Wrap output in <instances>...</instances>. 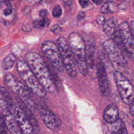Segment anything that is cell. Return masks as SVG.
<instances>
[{"label": "cell", "mask_w": 134, "mask_h": 134, "mask_svg": "<svg viewBox=\"0 0 134 134\" xmlns=\"http://www.w3.org/2000/svg\"><path fill=\"white\" fill-rule=\"evenodd\" d=\"M26 62L40 83L47 92L52 93L56 86L42 57L35 51L28 52L25 55Z\"/></svg>", "instance_id": "1"}, {"label": "cell", "mask_w": 134, "mask_h": 134, "mask_svg": "<svg viewBox=\"0 0 134 134\" xmlns=\"http://www.w3.org/2000/svg\"><path fill=\"white\" fill-rule=\"evenodd\" d=\"M69 46L74 57L78 69L82 75L87 74L86 62L85 43L84 39L77 32H71L69 36Z\"/></svg>", "instance_id": "2"}, {"label": "cell", "mask_w": 134, "mask_h": 134, "mask_svg": "<svg viewBox=\"0 0 134 134\" xmlns=\"http://www.w3.org/2000/svg\"><path fill=\"white\" fill-rule=\"evenodd\" d=\"M17 70L21 79L31 92L36 96L43 98L46 95V91L40 83L27 63L19 60L16 64Z\"/></svg>", "instance_id": "3"}, {"label": "cell", "mask_w": 134, "mask_h": 134, "mask_svg": "<svg viewBox=\"0 0 134 134\" xmlns=\"http://www.w3.org/2000/svg\"><path fill=\"white\" fill-rule=\"evenodd\" d=\"M5 82L7 86L14 93L19 95L29 108H36V103L32 99L31 92L25 84L10 73L6 74Z\"/></svg>", "instance_id": "4"}, {"label": "cell", "mask_w": 134, "mask_h": 134, "mask_svg": "<svg viewBox=\"0 0 134 134\" xmlns=\"http://www.w3.org/2000/svg\"><path fill=\"white\" fill-rule=\"evenodd\" d=\"M57 44L66 73L71 77L75 76L77 74L75 60L66 39L60 37L57 40Z\"/></svg>", "instance_id": "5"}, {"label": "cell", "mask_w": 134, "mask_h": 134, "mask_svg": "<svg viewBox=\"0 0 134 134\" xmlns=\"http://www.w3.org/2000/svg\"><path fill=\"white\" fill-rule=\"evenodd\" d=\"M114 77L121 99L125 104H131L134 100V87L131 83L118 71L114 72Z\"/></svg>", "instance_id": "6"}, {"label": "cell", "mask_w": 134, "mask_h": 134, "mask_svg": "<svg viewBox=\"0 0 134 134\" xmlns=\"http://www.w3.org/2000/svg\"><path fill=\"white\" fill-rule=\"evenodd\" d=\"M41 49L53 68L58 72H62L64 65L58 46L51 41L46 40L42 42Z\"/></svg>", "instance_id": "7"}, {"label": "cell", "mask_w": 134, "mask_h": 134, "mask_svg": "<svg viewBox=\"0 0 134 134\" xmlns=\"http://www.w3.org/2000/svg\"><path fill=\"white\" fill-rule=\"evenodd\" d=\"M103 48L116 71L120 72L126 68L127 61L123 54L112 40H105L103 43Z\"/></svg>", "instance_id": "8"}, {"label": "cell", "mask_w": 134, "mask_h": 134, "mask_svg": "<svg viewBox=\"0 0 134 134\" xmlns=\"http://www.w3.org/2000/svg\"><path fill=\"white\" fill-rule=\"evenodd\" d=\"M103 29L107 36L112 40L121 53L128 56L126 50L122 43L119 30L118 26H117L115 21L113 18L107 19L103 24Z\"/></svg>", "instance_id": "9"}, {"label": "cell", "mask_w": 134, "mask_h": 134, "mask_svg": "<svg viewBox=\"0 0 134 134\" xmlns=\"http://www.w3.org/2000/svg\"><path fill=\"white\" fill-rule=\"evenodd\" d=\"M118 30L128 57L134 60V37L129 24L126 21L120 23Z\"/></svg>", "instance_id": "10"}, {"label": "cell", "mask_w": 134, "mask_h": 134, "mask_svg": "<svg viewBox=\"0 0 134 134\" xmlns=\"http://www.w3.org/2000/svg\"><path fill=\"white\" fill-rule=\"evenodd\" d=\"M36 109L39 111L41 117L45 125L50 130H55L60 125V120L42 102L36 103Z\"/></svg>", "instance_id": "11"}, {"label": "cell", "mask_w": 134, "mask_h": 134, "mask_svg": "<svg viewBox=\"0 0 134 134\" xmlns=\"http://www.w3.org/2000/svg\"><path fill=\"white\" fill-rule=\"evenodd\" d=\"M85 43L86 62L87 68V74L92 78L97 76L96 63L95 59V44L93 38H87L84 40Z\"/></svg>", "instance_id": "12"}, {"label": "cell", "mask_w": 134, "mask_h": 134, "mask_svg": "<svg viewBox=\"0 0 134 134\" xmlns=\"http://www.w3.org/2000/svg\"><path fill=\"white\" fill-rule=\"evenodd\" d=\"M9 111L14 116L23 134H32V127L18 105L16 103L9 107Z\"/></svg>", "instance_id": "13"}, {"label": "cell", "mask_w": 134, "mask_h": 134, "mask_svg": "<svg viewBox=\"0 0 134 134\" xmlns=\"http://www.w3.org/2000/svg\"><path fill=\"white\" fill-rule=\"evenodd\" d=\"M96 70L100 92L103 96L107 97L110 93V88L104 64L100 60L96 63Z\"/></svg>", "instance_id": "14"}, {"label": "cell", "mask_w": 134, "mask_h": 134, "mask_svg": "<svg viewBox=\"0 0 134 134\" xmlns=\"http://www.w3.org/2000/svg\"><path fill=\"white\" fill-rule=\"evenodd\" d=\"M16 99L18 106L30 123L33 129L34 133H38L40 131V126L38 120L32 113L30 108L23 102L20 97H17Z\"/></svg>", "instance_id": "15"}, {"label": "cell", "mask_w": 134, "mask_h": 134, "mask_svg": "<svg viewBox=\"0 0 134 134\" xmlns=\"http://www.w3.org/2000/svg\"><path fill=\"white\" fill-rule=\"evenodd\" d=\"M5 121L6 127L11 134H23L14 116L9 110L5 113Z\"/></svg>", "instance_id": "16"}, {"label": "cell", "mask_w": 134, "mask_h": 134, "mask_svg": "<svg viewBox=\"0 0 134 134\" xmlns=\"http://www.w3.org/2000/svg\"><path fill=\"white\" fill-rule=\"evenodd\" d=\"M104 119L108 124H112L119 119L118 109L114 104L107 106L104 110Z\"/></svg>", "instance_id": "17"}, {"label": "cell", "mask_w": 134, "mask_h": 134, "mask_svg": "<svg viewBox=\"0 0 134 134\" xmlns=\"http://www.w3.org/2000/svg\"><path fill=\"white\" fill-rule=\"evenodd\" d=\"M109 131L111 134H128L124 122L120 119L112 124H109Z\"/></svg>", "instance_id": "18"}, {"label": "cell", "mask_w": 134, "mask_h": 134, "mask_svg": "<svg viewBox=\"0 0 134 134\" xmlns=\"http://www.w3.org/2000/svg\"><path fill=\"white\" fill-rule=\"evenodd\" d=\"M117 6L113 1H106L101 6L100 11L103 14H110L116 12Z\"/></svg>", "instance_id": "19"}, {"label": "cell", "mask_w": 134, "mask_h": 134, "mask_svg": "<svg viewBox=\"0 0 134 134\" xmlns=\"http://www.w3.org/2000/svg\"><path fill=\"white\" fill-rule=\"evenodd\" d=\"M16 58L13 54H8L2 61L1 63V68L4 70H8L12 68L15 62Z\"/></svg>", "instance_id": "20"}, {"label": "cell", "mask_w": 134, "mask_h": 134, "mask_svg": "<svg viewBox=\"0 0 134 134\" xmlns=\"http://www.w3.org/2000/svg\"><path fill=\"white\" fill-rule=\"evenodd\" d=\"M0 109L3 110L5 112L9 110L8 105L6 102V100L4 98V96L1 90H0Z\"/></svg>", "instance_id": "21"}, {"label": "cell", "mask_w": 134, "mask_h": 134, "mask_svg": "<svg viewBox=\"0 0 134 134\" xmlns=\"http://www.w3.org/2000/svg\"><path fill=\"white\" fill-rule=\"evenodd\" d=\"M52 14L54 17H59L62 15V9L59 5H55L53 7Z\"/></svg>", "instance_id": "22"}, {"label": "cell", "mask_w": 134, "mask_h": 134, "mask_svg": "<svg viewBox=\"0 0 134 134\" xmlns=\"http://www.w3.org/2000/svg\"><path fill=\"white\" fill-rule=\"evenodd\" d=\"M96 21L99 25H103L105 23V18L102 15H97L96 17Z\"/></svg>", "instance_id": "23"}, {"label": "cell", "mask_w": 134, "mask_h": 134, "mask_svg": "<svg viewBox=\"0 0 134 134\" xmlns=\"http://www.w3.org/2000/svg\"><path fill=\"white\" fill-rule=\"evenodd\" d=\"M61 27L58 25H54L51 28V30L55 34H57L61 31Z\"/></svg>", "instance_id": "24"}, {"label": "cell", "mask_w": 134, "mask_h": 134, "mask_svg": "<svg viewBox=\"0 0 134 134\" xmlns=\"http://www.w3.org/2000/svg\"><path fill=\"white\" fill-rule=\"evenodd\" d=\"M48 14V11L46 9H42L40 10L39 15L41 19H44Z\"/></svg>", "instance_id": "25"}, {"label": "cell", "mask_w": 134, "mask_h": 134, "mask_svg": "<svg viewBox=\"0 0 134 134\" xmlns=\"http://www.w3.org/2000/svg\"><path fill=\"white\" fill-rule=\"evenodd\" d=\"M79 3L81 6L83 8H85L87 7L89 4V1H83V0H80L79 1Z\"/></svg>", "instance_id": "26"}, {"label": "cell", "mask_w": 134, "mask_h": 134, "mask_svg": "<svg viewBox=\"0 0 134 134\" xmlns=\"http://www.w3.org/2000/svg\"><path fill=\"white\" fill-rule=\"evenodd\" d=\"M12 7H7V8L4 10V14L5 16H8L10 15L12 13Z\"/></svg>", "instance_id": "27"}, {"label": "cell", "mask_w": 134, "mask_h": 134, "mask_svg": "<svg viewBox=\"0 0 134 134\" xmlns=\"http://www.w3.org/2000/svg\"><path fill=\"white\" fill-rule=\"evenodd\" d=\"M85 17V14L84 12H80L77 15V19L79 20H82Z\"/></svg>", "instance_id": "28"}, {"label": "cell", "mask_w": 134, "mask_h": 134, "mask_svg": "<svg viewBox=\"0 0 134 134\" xmlns=\"http://www.w3.org/2000/svg\"><path fill=\"white\" fill-rule=\"evenodd\" d=\"M33 26L35 28H40V19H36L32 23Z\"/></svg>", "instance_id": "29"}, {"label": "cell", "mask_w": 134, "mask_h": 134, "mask_svg": "<svg viewBox=\"0 0 134 134\" xmlns=\"http://www.w3.org/2000/svg\"><path fill=\"white\" fill-rule=\"evenodd\" d=\"M130 113L131 115L133 117H134V100L132 102V103L130 104Z\"/></svg>", "instance_id": "30"}, {"label": "cell", "mask_w": 134, "mask_h": 134, "mask_svg": "<svg viewBox=\"0 0 134 134\" xmlns=\"http://www.w3.org/2000/svg\"><path fill=\"white\" fill-rule=\"evenodd\" d=\"M130 28H131L132 33V34H133V37H134V20L132 21L131 23Z\"/></svg>", "instance_id": "31"}, {"label": "cell", "mask_w": 134, "mask_h": 134, "mask_svg": "<svg viewBox=\"0 0 134 134\" xmlns=\"http://www.w3.org/2000/svg\"><path fill=\"white\" fill-rule=\"evenodd\" d=\"M103 2V1H99V0H93V2L96 5H100Z\"/></svg>", "instance_id": "32"}, {"label": "cell", "mask_w": 134, "mask_h": 134, "mask_svg": "<svg viewBox=\"0 0 134 134\" xmlns=\"http://www.w3.org/2000/svg\"><path fill=\"white\" fill-rule=\"evenodd\" d=\"M63 3L66 5H70L71 4V1H63Z\"/></svg>", "instance_id": "33"}, {"label": "cell", "mask_w": 134, "mask_h": 134, "mask_svg": "<svg viewBox=\"0 0 134 134\" xmlns=\"http://www.w3.org/2000/svg\"><path fill=\"white\" fill-rule=\"evenodd\" d=\"M4 5H5L4 2L2 1H0V9H2L4 7Z\"/></svg>", "instance_id": "34"}, {"label": "cell", "mask_w": 134, "mask_h": 134, "mask_svg": "<svg viewBox=\"0 0 134 134\" xmlns=\"http://www.w3.org/2000/svg\"><path fill=\"white\" fill-rule=\"evenodd\" d=\"M29 3H32L33 2H34V4L36 3H39L40 1H28Z\"/></svg>", "instance_id": "35"}, {"label": "cell", "mask_w": 134, "mask_h": 134, "mask_svg": "<svg viewBox=\"0 0 134 134\" xmlns=\"http://www.w3.org/2000/svg\"><path fill=\"white\" fill-rule=\"evenodd\" d=\"M1 132H2V134H7L5 131H1Z\"/></svg>", "instance_id": "36"}, {"label": "cell", "mask_w": 134, "mask_h": 134, "mask_svg": "<svg viewBox=\"0 0 134 134\" xmlns=\"http://www.w3.org/2000/svg\"><path fill=\"white\" fill-rule=\"evenodd\" d=\"M132 124H133V127H134V120H133V122H132Z\"/></svg>", "instance_id": "37"}, {"label": "cell", "mask_w": 134, "mask_h": 134, "mask_svg": "<svg viewBox=\"0 0 134 134\" xmlns=\"http://www.w3.org/2000/svg\"><path fill=\"white\" fill-rule=\"evenodd\" d=\"M0 134H2V132L0 131Z\"/></svg>", "instance_id": "38"}, {"label": "cell", "mask_w": 134, "mask_h": 134, "mask_svg": "<svg viewBox=\"0 0 134 134\" xmlns=\"http://www.w3.org/2000/svg\"><path fill=\"white\" fill-rule=\"evenodd\" d=\"M133 6H134V1H133Z\"/></svg>", "instance_id": "39"}]
</instances>
